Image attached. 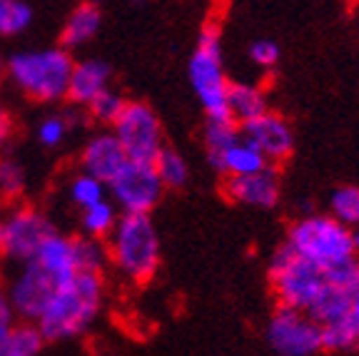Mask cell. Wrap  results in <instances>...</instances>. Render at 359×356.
<instances>
[{
	"instance_id": "6da1fadb",
	"label": "cell",
	"mask_w": 359,
	"mask_h": 356,
	"mask_svg": "<svg viewBox=\"0 0 359 356\" xmlns=\"http://www.w3.org/2000/svg\"><path fill=\"white\" fill-rule=\"evenodd\" d=\"M102 296H105L102 274L78 272L67 279L35 322L43 341H62L83 334L100 314Z\"/></svg>"
},
{
	"instance_id": "7a4b0ae2",
	"label": "cell",
	"mask_w": 359,
	"mask_h": 356,
	"mask_svg": "<svg viewBox=\"0 0 359 356\" xmlns=\"http://www.w3.org/2000/svg\"><path fill=\"white\" fill-rule=\"evenodd\" d=\"M107 259L135 284H147L160 269V237L150 214H120L107 237Z\"/></svg>"
},
{
	"instance_id": "3957f363",
	"label": "cell",
	"mask_w": 359,
	"mask_h": 356,
	"mask_svg": "<svg viewBox=\"0 0 359 356\" xmlns=\"http://www.w3.org/2000/svg\"><path fill=\"white\" fill-rule=\"evenodd\" d=\"M73 57L62 48L20 50L8 60V78L35 102H57L67 95Z\"/></svg>"
},
{
	"instance_id": "277c9868",
	"label": "cell",
	"mask_w": 359,
	"mask_h": 356,
	"mask_svg": "<svg viewBox=\"0 0 359 356\" xmlns=\"http://www.w3.org/2000/svg\"><path fill=\"white\" fill-rule=\"evenodd\" d=\"M190 83L200 97L208 123H232L227 112V78L222 67V30L215 20L202 25L190 57Z\"/></svg>"
},
{
	"instance_id": "5b68a950",
	"label": "cell",
	"mask_w": 359,
	"mask_h": 356,
	"mask_svg": "<svg viewBox=\"0 0 359 356\" xmlns=\"http://www.w3.org/2000/svg\"><path fill=\"white\" fill-rule=\"evenodd\" d=\"M287 245L322 274L357 259L349 229L332 219L330 214H309L297 219L290 227Z\"/></svg>"
},
{
	"instance_id": "8992f818",
	"label": "cell",
	"mask_w": 359,
	"mask_h": 356,
	"mask_svg": "<svg viewBox=\"0 0 359 356\" xmlns=\"http://www.w3.org/2000/svg\"><path fill=\"white\" fill-rule=\"evenodd\" d=\"M269 284L277 304L294 312H307L314 299L325 289V274L309 262H304L290 245H280L267 264Z\"/></svg>"
},
{
	"instance_id": "52a82bcc",
	"label": "cell",
	"mask_w": 359,
	"mask_h": 356,
	"mask_svg": "<svg viewBox=\"0 0 359 356\" xmlns=\"http://www.w3.org/2000/svg\"><path fill=\"white\" fill-rule=\"evenodd\" d=\"M112 135L125 150L128 160L135 162H152L165 147L160 117L147 102L128 100L125 110L112 125Z\"/></svg>"
},
{
	"instance_id": "ba28073f",
	"label": "cell",
	"mask_w": 359,
	"mask_h": 356,
	"mask_svg": "<svg viewBox=\"0 0 359 356\" xmlns=\"http://www.w3.org/2000/svg\"><path fill=\"white\" fill-rule=\"evenodd\" d=\"M53 232L55 227L43 212L30 205H18L0 222V254L13 262L28 264Z\"/></svg>"
},
{
	"instance_id": "9c48e42d",
	"label": "cell",
	"mask_w": 359,
	"mask_h": 356,
	"mask_svg": "<svg viewBox=\"0 0 359 356\" xmlns=\"http://www.w3.org/2000/svg\"><path fill=\"white\" fill-rule=\"evenodd\" d=\"M107 187L115 200L112 205L120 207L125 214H150L165 195V187L157 179L152 162L128 160V165L115 174Z\"/></svg>"
},
{
	"instance_id": "30bf717a",
	"label": "cell",
	"mask_w": 359,
	"mask_h": 356,
	"mask_svg": "<svg viewBox=\"0 0 359 356\" xmlns=\"http://www.w3.org/2000/svg\"><path fill=\"white\" fill-rule=\"evenodd\" d=\"M269 349L277 356H314L322 351L320 327L302 312L277 306L264 331Z\"/></svg>"
},
{
	"instance_id": "8fae6325",
	"label": "cell",
	"mask_w": 359,
	"mask_h": 356,
	"mask_svg": "<svg viewBox=\"0 0 359 356\" xmlns=\"http://www.w3.org/2000/svg\"><path fill=\"white\" fill-rule=\"evenodd\" d=\"M65 282L67 279H60L55 274L45 272L38 264L28 262L22 264V269L15 274V279L11 282V289L6 294L15 317L25 319V324H35Z\"/></svg>"
},
{
	"instance_id": "7c38bea8",
	"label": "cell",
	"mask_w": 359,
	"mask_h": 356,
	"mask_svg": "<svg viewBox=\"0 0 359 356\" xmlns=\"http://www.w3.org/2000/svg\"><path fill=\"white\" fill-rule=\"evenodd\" d=\"M240 135L245 142H250V145L272 165V167H275L277 162L290 160L292 150H294V132H292V125L287 123L285 115H280V112L267 110L264 115H259L257 120L242 125Z\"/></svg>"
},
{
	"instance_id": "4fadbf2b",
	"label": "cell",
	"mask_w": 359,
	"mask_h": 356,
	"mask_svg": "<svg viewBox=\"0 0 359 356\" xmlns=\"http://www.w3.org/2000/svg\"><path fill=\"white\" fill-rule=\"evenodd\" d=\"M282 179L280 170L269 165L267 170L247 177H227L222 182V197L232 205L257 207V210H272L280 202Z\"/></svg>"
},
{
	"instance_id": "5bb4252c",
	"label": "cell",
	"mask_w": 359,
	"mask_h": 356,
	"mask_svg": "<svg viewBox=\"0 0 359 356\" xmlns=\"http://www.w3.org/2000/svg\"><path fill=\"white\" fill-rule=\"evenodd\" d=\"M128 165V155L120 147V142L115 139L112 132L95 135L93 139H88L80 155V170L83 174H90L93 179L107 184L115 179V174Z\"/></svg>"
},
{
	"instance_id": "9a60e30c",
	"label": "cell",
	"mask_w": 359,
	"mask_h": 356,
	"mask_svg": "<svg viewBox=\"0 0 359 356\" xmlns=\"http://www.w3.org/2000/svg\"><path fill=\"white\" fill-rule=\"evenodd\" d=\"M110 65L102 60H83L75 62L73 73H70V83H67V100L78 107H88L95 100L102 90L110 88Z\"/></svg>"
},
{
	"instance_id": "2e32d148",
	"label": "cell",
	"mask_w": 359,
	"mask_h": 356,
	"mask_svg": "<svg viewBox=\"0 0 359 356\" xmlns=\"http://www.w3.org/2000/svg\"><path fill=\"white\" fill-rule=\"evenodd\" d=\"M210 165L217 174H222L224 179L227 177H247V174H257L262 170L269 167V162L255 150L250 142L240 139L232 147H227L219 155L210 157Z\"/></svg>"
},
{
	"instance_id": "e0dca14e",
	"label": "cell",
	"mask_w": 359,
	"mask_h": 356,
	"mask_svg": "<svg viewBox=\"0 0 359 356\" xmlns=\"http://www.w3.org/2000/svg\"><path fill=\"white\" fill-rule=\"evenodd\" d=\"M102 25V11L95 3H80L70 15H67L65 25L60 30V48L62 50H73V48H83L85 43L95 38L97 30Z\"/></svg>"
},
{
	"instance_id": "ac0fdd59",
	"label": "cell",
	"mask_w": 359,
	"mask_h": 356,
	"mask_svg": "<svg viewBox=\"0 0 359 356\" xmlns=\"http://www.w3.org/2000/svg\"><path fill=\"white\" fill-rule=\"evenodd\" d=\"M33 264L43 267L45 272L55 274L60 279L75 277V259H73V237H65L55 229V232L43 242L38 254L33 256Z\"/></svg>"
},
{
	"instance_id": "d6986e66",
	"label": "cell",
	"mask_w": 359,
	"mask_h": 356,
	"mask_svg": "<svg viewBox=\"0 0 359 356\" xmlns=\"http://www.w3.org/2000/svg\"><path fill=\"white\" fill-rule=\"evenodd\" d=\"M227 112H230L232 123L242 128V125L252 123V120L267 112V97L255 85L230 83V88H227Z\"/></svg>"
},
{
	"instance_id": "ffe728a7",
	"label": "cell",
	"mask_w": 359,
	"mask_h": 356,
	"mask_svg": "<svg viewBox=\"0 0 359 356\" xmlns=\"http://www.w3.org/2000/svg\"><path fill=\"white\" fill-rule=\"evenodd\" d=\"M349 299H352V296H349L347 292L337 289V287H332V284H325V289L320 292V296L314 299V304L309 306L304 314H307L317 327H325V324L347 317Z\"/></svg>"
},
{
	"instance_id": "44dd1931",
	"label": "cell",
	"mask_w": 359,
	"mask_h": 356,
	"mask_svg": "<svg viewBox=\"0 0 359 356\" xmlns=\"http://www.w3.org/2000/svg\"><path fill=\"white\" fill-rule=\"evenodd\" d=\"M152 167H155L157 179L163 182L165 189H180L185 187L187 179H190V165L177 150L172 147H163L157 152V157L152 160Z\"/></svg>"
},
{
	"instance_id": "7402d4cb",
	"label": "cell",
	"mask_w": 359,
	"mask_h": 356,
	"mask_svg": "<svg viewBox=\"0 0 359 356\" xmlns=\"http://www.w3.org/2000/svg\"><path fill=\"white\" fill-rule=\"evenodd\" d=\"M118 219H120L118 207L112 205L110 200H102V202H97V205L83 210V217H80V222H83L85 237H90V240L107 242V237L112 234V229H115Z\"/></svg>"
},
{
	"instance_id": "603a6c76",
	"label": "cell",
	"mask_w": 359,
	"mask_h": 356,
	"mask_svg": "<svg viewBox=\"0 0 359 356\" xmlns=\"http://www.w3.org/2000/svg\"><path fill=\"white\" fill-rule=\"evenodd\" d=\"M322 331V351H354L359 349V327L354 324V319L342 317L337 322H330L325 327H320Z\"/></svg>"
},
{
	"instance_id": "cb8c5ba5",
	"label": "cell",
	"mask_w": 359,
	"mask_h": 356,
	"mask_svg": "<svg viewBox=\"0 0 359 356\" xmlns=\"http://www.w3.org/2000/svg\"><path fill=\"white\" fill-rule=\"evenodd\" d=\"M73 259L75 272L83 274H102V267L107 262V247L100 240L90 237H73Z\"/></svg>"
},
{
	"instance_id": "d4e9b609",
	"label": "cell",
	"mask_w": 359,
	"mask_h": 356,
	"mask_svg": "<svg viewBox=\"0 0 359 356\" xmlns=\"http://www.w3.org/2000/svg\"><path fill=\"white\" fill-rule=\"evenodd\" d=\"M330 217L344 227H359V187L342 184L330 197Z\"/></svg>"
},
{
	"instance_id": "484cf974",
	"label": "cell",
	"mask_w": 359,
	"mask_h": 356,
	"mask_svg": "<svg viewBox=\"0 0 359 356\" xmlns=\"http://www.w3.org/2000/svg\"><path fill=\"white\" fill-rule=\"evenodd\" d=\"M33 8L22 0H0V35L13 38L30 28Z\"/></svg>"
},
{
	"instance_id": "4316f807",
	"label": "cell",
	"mask_w": 359,
	"mask_h": 356,
	"mask_svg": "<svg viewBox=\"0 0 359 356\" xmlns=\"http://www.w3.org/2000/svg\"><path fill=\"white\" fill-rule=\"evenodd\" d=\"M43 344L45 341L35 324H15L11 331V339H8L6 356H38Z\"/></svg>"
},
{
	"instance_id": "83f0119b",
	"label": "cell",
	"mask_w": 359,
	"mask_h": 356,
	"mask_svg": "<svg viewBox=\"0 0 359 356\" xmlns=\"http://www.w3.org/2000/svg\"><path fill=\"white\" fill-rule=\"evenodd\" d=\"M125 105H128V100H125L123 95L118 93V90H102L100 95H97L95 100L88 105V112L90 117L95 120V123L100 125H115V120L120 117V112L125 110Z\"/></svg>"
},
{
	"instance_id": "f1b7e54d",
	"label": "cell",
	"mask_w": 359,
	"mask_h": 356,
	"mask_svg": "<svg viewBox=\"0 0 359 356\" xmlns=\"http://www.w3.org/2000/svg\"><path fill=\"white\" fill-rule=\"evenodd\" d=\"M67 195H70V200H73L75 205L80 207V212H83V210H88V207L105 200V184L93 179L90 174L80 172V174H75L70 187H67Z\"/></svg>"
},
{
	"instance_id": "f546056e",
	"label": "cell",
	"mask_w": 359,
	"mask_h": 356,
	"mask_svg": "<svg viewBox=\"0 0 359 356\" xmlns=\"http://www.w3.org/2000/svg\"><path fill=\"white\" fill-rule=\"evenodd\" d=\"M25 189V170L11 155H0V195L18 200Z\"/></svg>"
},
{
	"instance_id": "4dcf8cb0",
	"label": "cell",
	"mask_w": 359,
	"mask_h": 356,
	"mask_svg": "<svg viewBox=\"0 0 359 356\" xmlns=\"http://www.w3.org/2000/svg\"><path fill=\"white\" fill-rule=\"evenodd\" d=\"M242 135L235 123H208L205 125V147H208V157L219 155L235 142H240Z\"/></svg>"
},
{
	"instance_id": "1f68e13d",
	"label": "cell",
	"mask_w": 359,
	"mask_h": 356,
	"mask_svg": "<svg viewBox=\"0 0 359 356\" xmlns=\"http://www.w3.org/2000/svg\"><path fill=\"white\" fill-rule=\"evenodd\" d=\"M70 132V117L50 115L38 125V139L45 147H57Z\"/></svg>"
},
{
	"instance_id": "d6a6232c",
	"label": "cell",
	"mask_w": 359,
	"mask_h": 356,
	"mask_svg": "<svg viewBox=\"0 0 359 356\" xmlns=\"http://www.w3.org/2000/svg\"><path fill=\"white\" fill-rule=\"evenodd\" d=\"M250 57H252V62H257L259 67H272L280 62V45L267 38L255 40V43L250 45Z\"/></svg>"
},
{
	"instance_id": "836d02e7",
	"label": "cell",
	"mask_w": 359,
	"mask_h": 356,
	"mask_svg": "<svg viewBox=\"0 0 359 356\" xmlns=\"http://www.w3.org/2000/svg\"><path fill=\"white\" fill-rule=\"evenodd\" d=\"M13 327H15V312H13L11 301H8L6 289H0V356H6Z\"/></svg>"
},
{
	"instance_id": "e575fe53",
	"label": "cell",
	"mask_w": 359,
	"mask_h": 356,
	"mask_svg": "<svg viewBox=\"0 0 359 356\" xmlns=\"http://www.w3.org/2000/svg\"><path fill=\"white\" fill-rule=\"evenodd\" d=\"M13 135H15V120H13L11 110H6V107L0 105V152L8 147Z\"/></svg>"
},
{
	"instance_id": "d590c367",
	"label": "cell",
	"mask_w": 359,
	"mask_h": 356,
	"mask_svg": "<svg viewBox=\"0 0 359 356\" xmlns=\"http://www.w3.org/2000/svg\"><path fill=\"white\" fill-rule=\"evenodd\" d=\"M349 317L354 319V324L359 327V287L354 289L352 299H349Z\"/></svg>"
},
{
	"instance_id": "8d00e7d4",
	"label": "cell",
	"mask_w": 359,
	"mask_h": 356,
	"mask_svg": "<svg viewBox=\"0 0 359 356\" xmlns=\"http://www.w3.org/2000/svg\"><path fill=\"white\" fill-rule=\"evenodd\" d=\"M349 234H352V247H354V254L359 252V227L349 229Z\"/></svg>"
},
{
	"instance_id": "74e56055",
	"label": "cell",
	"mask_w": 359,
	"mask_h": 356,
	"mask_svg": "<svg viewBox=\"0 0 359 356\" xmlns=\"http://www.w3.org/2000/svg\"><path fill=\"white\" fill-rule=\"evenodd\" d=\"M3 70H6V65H3V60H0V83H3Z\"/></svg>"
},
{
	"instance_id": "f35d334b",
	"label": "cell",
	"mask_w": 359,
	"mask_h": 356,
	"mask_svg": "<svg viewBox=\"0 0 359 356\" xmlns=\"http://www.w3.org/2000/svg\"><path fill=\"white\" fill-rule=\"evenodd\" d=\"M100 356H110V354H100Z\"/></svg>"
},
{
	"instance_id": "ab89813d",
	"label": "cell",
	"mask_w": 359,
	"mask_h": 356,
	"mask_svg": "<svg viewBox=\"0 0 359 356\" xmlns=\"http://www.w3.org/2000/svg\"><path fill=\"white\" fill-rule=\"evenodd\" d=\"M0 222H3V217H0Z\"/></svg>"
}]
</instances>
